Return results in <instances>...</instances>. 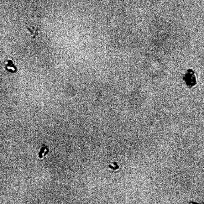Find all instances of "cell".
I'll return each mask as SVG.
<instances>
[{"label":"cell","instance_id":"6da1fadb","mask_svg":"<svg viewBox=\"0 0 204 204\" xmlns=\"http://www.w3.org/2000/svg\"><path fill=\"white\" fill-rule=\"evenodd\" d=\"M196 74L192 69L187 70L183 76V79L186 84L189 88H191L196 84Z\"/></svg>","mask_w":204,"mask_h":204}]
</instances>
